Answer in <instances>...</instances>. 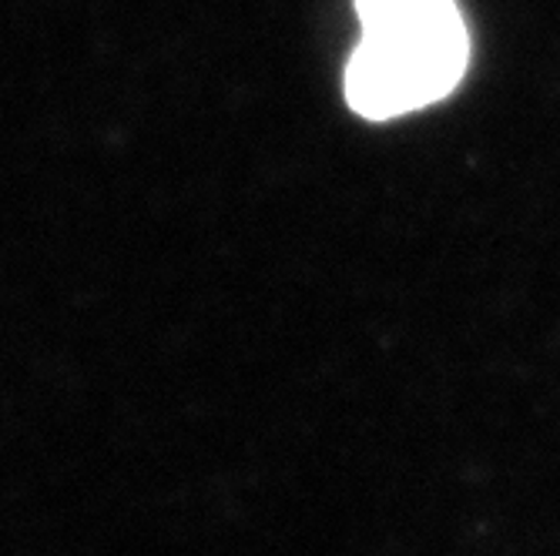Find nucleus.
Here are the masks:
<instances>
[{"label": "nucleus", "instance_id": "nucleus-1", "mask_svg": "<svg viewBox=\"0 0 560 556\" xmlns=\"http://www.w3.org/2000/svg\"><path fill=\"white\" fill-rule=\"evenodd\" d=\"M355 14L363 40L346 68V100L355 115H410L460 84L470 37L453 0H355Z\"/></svg>", "mask_w": 560, "mask_h": 556}]
</instances>
